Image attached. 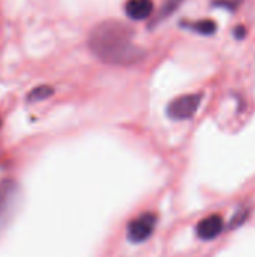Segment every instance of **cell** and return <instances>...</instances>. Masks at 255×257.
<instances>
[{
    "label": "cell",
    "instance_id": "cell-3",
    "mask_svg": "<svg viewBox=\"0 0 255 257\" xmlns=\"http://www.w3.org/2000/svg\"><path fill=\"white\" fill-rule=\"evenodd\" d=\"M156 223H158V217L155 212H143L141 215L129 221L128 229H126L128 239L132 244H141L147 241L152 236L156 227Z\"/></svg>",
    "mask_w": 255,
    "mask_h": 257
},
{
    "label": "cell",
    "instance_id": "cell-7",
    "mask_svg": "<svg viewBox=\"0 0 255 257\" xmlns=\"http://www.w3.org/2000/svg\"><path fill=\"white\" fill-rule=\"evenodd\" d=\"M51 95H53V87L42 84V86H38V87H35L33 90H30V92H29V95H27V101H29V102H36V101L47 99V98H48V96H51Z\"/></svg>",
    "mask_w": 255,
    "mask_h": 257
},
{
    "label": "cell",
    "instance_id": "cell-1",
    "mask_svg": "<svg viewBox=\"0 0 255 257\" xmlns=\"http://www.w3.org/2000/svg\"><path fill=\"white\" fill-rule=\"evenodd\" d=\"M89 50L110 65H132L144 57V51L134 44V30L119 20L96 24L87 39Z\"/></svg>",
    "mask_w": 255,
    "mask_h": 257
},
{
    "label": "cell",
    "instance_id": "cell-5",
    "mask_svg": "<svg viewBox=\"0 0 255 257\" xmlns=\"http://www.w3.org/2000/svg\"><path fill=\"white\" fill-rule=\"evenodd\" d=\"M222 230H224V220L219 214H212V215L203 218L195 227L197 236L203 241L215 239L216 236L221 235Z\"/></svg>",
    "mask_w": 255,
    "mask_h": 257
},
{
    "label": "cell",
    "instance_id": "cell-2",
    "mask_svg": "<svg viewBox=\"0 0 255 257\" xmlns=\"http://www.w3.org/2000/svg\"><path fill=\"white\" fill-rule=\"evenodd\" d=\"M203 101V93H188L173 99L167 107V116L173 120L191 119Z\"/></svg>",
    "mask_w": 255,
    "mask_h": 257
},
{
    "label": "cell",
    "instance_id": "cell-6",
    "mask_svg": "<svg viewBox=\"0 0 255 257\" xmlns=\"http://www.w3.org/2000/svg\"><path fill=\"white\" fill-rule=\"evenodd\" d=\"M125 12L134 21H143L152 15L153 2L152 0H128L125 5Z\"/></svg>",
    "mask_w": 255,
    "mask_h": 257
},
{
    "label": "cell",
    "instance_id": "cell-4",
    "mask_svg": "<svg viewBox=\"0 0 255 257\" xmlns=\"http://www.w3.org/2000/svg\"><path fill=\"white\" fill-rule=\"evenodd\" d=\"M18 197V187L12 179H5L0 182V230L8 223L15 200Z\"/></svg>",
    "mask_w": 255,
    "mask_h": 257
},
{
    "label": "cell",
    "instance_id": "cell-10",
    "mask_svg": "<svg viewBox=\"0 0 255 257\" xmlns=\"http://www.w3.org/2000/svg\"><path fill=\"white\" fill-rule=\"evenodd\" d=\"M248 214H249V211H248L246 208L239 209V211L233 215V218H231V221H230V229H234V227H239L240 224H243V223L246 221V218H248Z\"/></svg>",
    "mask_w": 255,
    "mask_h": 257
},
{
    "label": "cell",
    "instance_id": "cell-9",
    "mask_svg": "<svg viewBox=\"0 0 255 257\" xmlns=\"http://www.w3.org/2000/svg\"><path fill=\"white\" fill-rule=\"evenodd\" d=\"M182 3V0H165V3L162 5V8H161V11L158 12V17H156V20H155V23H158V21H161V20H164V18H167V17H170L177 8H179V5Z\"/></svg>",
    "mask_w": 255,
    "mask_h": 257
},
{
    "label": "cell",
    "instance_id": "cell-8",
    "mask_svg": "<svg viewBox=\"0 0 255 257\" xmlns=\"http://www.w3.org/2000/svg\"><path fill=\"white\" fill-rule=\"evenodd\" d=\"M192 30L201 33V35H212L216 30V24L212 20H203V21H195L188 24Z\"/></svg>",
    "mask_w": 255,
    "mask_h": 257
}]
</instances>
